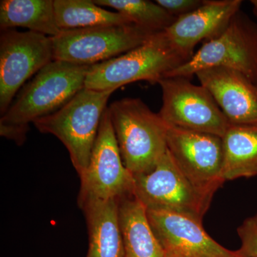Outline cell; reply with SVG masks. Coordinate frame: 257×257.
<instances>
[{
	"label": "cell",
	"instance_id": "obj_1",
	"mask_svg": "<svg viewBox=\"0 0 257 257\" xmlns=\"http://www.w3.org/2000/svg\"><path fill=\"white\" fill-rule=\"evenodd\" d=\"M123 164L133 176L151 172L167 151L168 125L138 98L108 107Z\"/></svg>",
	"mask_w": 257,
	"mask_h": 257
},
{
	"label": "cell",
	"instance_id": "obj_2",
	"mask_svg": "<svg viewBox=\"0 0 257 257\" xmlns=\"http://www.w3.org/2000/svg\"><path fill=\"white\" fill-rule=\"evenodd\" d=\"M188 61L172 45L164 31L157 32L134 50L91 66L84 87L114 92L138 81L155 84Z\"/></svg>",
	"mask_w": 257,
	"mask_h": 257
},
{
	"label": "cell",
	"instance_id": "obj_3",
	"mask_svg": "<svg viewBox=\"0 0 257 257\" xmlns=\"http://www.w3.org/2000/svg\"><path fill=\"white\" fill-rule=\"evenodd\" d=\"M113 92L84 87L60 109L33 122L40 133L62 142L79 177L89 165L101 117Z\"/></svg>",
	"mask_w": 257,
	"mask_h": 257
},
{
	"label": "cell",
	"instance_id": "obj_4",
	"mask_svg": "<svg viewBox=\"0 0 257 257\" xmlns=\"http://www.w3.org/2000/svg\"><path fill=\"white\" fill-rule=\"evenodd\" d=\"M91 66L52 61L23 87L1 116L0 124L29 127L30 123L55 112L84 89Z\"/></svg>",
	"mask_w": 257,
	"mask_h": 257
},
{
	"label": "cell",
	"instance_id": "obj_5",
	"mask_svg": "<svg viewBox=\"0 0 257 257\" xmlns=\"http://www.w3.org/2000/svg\"><path fill=\"white\" fill-rule=\"evenodd\" d=\"M211 67L234 69L257 85V25L241 10L219 36L204 43L190 60L166 77L191 79L199 71Z\"/></svg>",
	"mask_w": 257,
	"mask_h": 257
},
{
	"label": "cell",
	"instance_id": "obj_6",
	"mask_svg": "<svg viewBox=\"0 0 257 257\" xmlns=\"http://www.w3.org/2000/svg\"><path fill=\"white\" fill-rule=\"evenodd\" d=\"M155 33L135 24L62 30L52 37L53 60L94 65L134 50Z\"/></svg>",
	"mask_w": 257,
	"mask_h": 257
},
{
	"label": "cell",
	"instance_id": "obj_7",
	"mask_svg": "<svg viewBox=\"0 0 257 257\" xmlns=\"http://www.w3.org/2000/svg\"><path fill=\"white\" fill-rule=\"evenodd\" d=\"M80 178L77 204L134 195V177L123 164L109 109L101 117L89 165Z\"/></svg>",
	"mask_w": 257,
	"mask_h": 257
},
{
	"label": "cell",
	"instance_id": "obj_8",
	"mask_svg": "<svg viewBox=\"0 0 257 257\" xmlns=\"http://www.w3.org/2000/svg\"><path fill=\"white\" fill-rule=\"evenodd\" d=\"M157 84L162 92L159 114L168 126L224 136L231 124L206 88L183 77H165Z\"/></svg>",
	"mask_w": 257,
	"mask_h": 257
},
{
	"label": "cell",
	"instance_id": "obj_9",
	"mask_svg": "<svg viewBox=\"0 0 257 257\" xmlns=\"http://www.w3.org/2000/svg\"><path fill=\"white\" fill-rule=\"evenodd\" d=\"M133 177L134 196L147 210L178 213L202 222L210 202L181 172L168 150L153 170Z\"/></svg>",
	"mask_w": 257,
	"mask_h": 257
},
{
	"label": "cell",
	"instance_id": "obj_10",
	"mask_svg": "<svg viewBox=\"0 0 257 257\" xmlns=\"http://www.w3.org/2000/svg\"><path fill=\"white\" fill-rule=\"evenodd\" d=\"M167 150L194 188L211 203L225 182L222 138L168 126Z\"/></svg>",
	"mask_w": 257,
	"mask_h": 257
},
{
	"label": "cell",
	"instance_id": "obj_11",
	"mask_svg": "<svg viewBox=\"0 0 257 257\" xmlns=\"http://www.w3.org/2000/svg\"><path fill=\"white\" fill-rule=\"evenodd\" d=\"M52 37L31 31L0 35V113L8 111L20 87L53 61Z\"/></svg>",
	"mask_w": 257,
	"mask_h": 257
},
{
	"label": "cell",
	"instance_id": "obj_12",
	"mask_svg": "<svg viewBox=\"0 0 257 257\" xmlns=\"http://www.w3.org/2000/svg\"><path fill=\"white\" fill-rule=\"evenodd\" d=\"M154 232L167 255L174 257H243L207 234L202 221L171 211L147 210Z\"/></svg>",
	"mask_w": 257,
	"mask_h": 257
},
{
	"label": "cell",
	"instance_id": "obj_13",
	"mask_svg": "<svg viewBox=\"0 0 257 257\" xmlns=\"http://www.w3.org/2000/svg\"><path fill=\"white\" fill-rule=\"evenodd\" d=\"M233 125H257V85L246 76L224 67L203 69L195 74Z\"/></svg>",
	"mask_w": 257,
	"mask_h": 257
},
{
	"label": "cell",
	"instance_id": "obj_14",
	"mask_svg": "<svg viewBox=\"0 0 257 257\" xmlns=\"http://www.w3.org/2000/svg\"><path fill=\"white\" fill-rule=\"evenodd\" d=\"M241 4V0H204L200 8L179 17L164 32L172 45L190 60L197 44L219 36Z\"/></svg>",
	"mask_w": 257,
	"mask_h": 257
},
{
	"label": "cell",
	"instance_id": "obj_15",
	"mask_svg": "<svg viewBox=\"0 0 257 257\" xmlns=\"http://www.w3.org/2000/svg\"><path fill=\"white\" fill-rule=\"evenodd\" d=\"M79 208L87 225L89 246L86 257H124L119 201H91Z\"/></svg>",
	"mask_w": 257,
	"mask_h": 257
},
{
	"label": "cell",
	"instance_id": "obj_16",
	"mask_svg": "<svg viewBox=\"0 0 257 257\" xmlns=\"http://www.w3.org/2000/svg\"><path fill=\"white\" fill-rule=\"evenodd\" d=\"M119 219L124 257H167L152 229L146 208L135 196L119 200Z\"/></svg>",
	"mask_w": 257,
	"mask_h": 257
},
{
	"label": "cell",
	"instance_id": "obj_17",
	"mask_svg": "<svg viewBox=\"0 0 257 257\" xmlns=\"http://www.w3.org/2000/svg\"><path fill=\"white\" fill-rule=\"evenodd\" d=\"M225 182L257 175V125L231 124L222 137Z\"/></svg>",
	"mask_w": 257,
	"mask_h": 257
},
{
	"label": "cell",
	"instance_id": "obj_18",
	"mask_svg": "<svg viewBox=\"0 0 257 257\" xmlns=\"http://www.w3.org/2000/svg\"><path fill=\"white\" fill-rule=\"evenodd\" d=\"M28 29L46 36H57L62 30L56 20L54 0H2L0 28Z\"/></svg>",
	"mask_w": 257,
	"mask_h": 257
},
{
	"label": "cell",
	"instance_id": "obj_19",
	"mask_svg": "<svg viewBox=\"0 0 257 257\" xmlns=\"http://www.w3.org/2000/svg\"><path fill=\"white\" fill-rule=\"evenodd\" d=\"M54 6L61 30L133 24L124 15L109 11L89 0H54Z\"/></svg>",
	"mask_w": 257,
	"mask_h": 257
},
{
	"label": "cell",
	"instance_id": "obj_20",
	"mask_svg": "<svg viewBox=\"0 0 257 257\" xmlns=\"http://www.w3.org/2000/svg\"><path fill=\"white\" fill-rule=\"evenodd\" d=\"M94 3L112 8L135 25L156 32L165 31L177 19L157 3L147 0H95Z\"/></svg>",
	"mask_w": 257,
	"mask_h": 257
},
{
	"label": "cell",
	"instance_id": "obj_21",
	"mask_svg": "<svg viewBox=\"0 0 257 257\" xmlns=\"http://www.w3.org/2000/svg\"><path fill=\"white\" fill-rule=\"evenodd\" d=\"M241 246L237 250L243 257H257V214L245 219L237 229Z\"/></svg>",
	"mask_w": 257,
	"mask_h": 257
},
{
	"label": "cell",
	"instance_id": "obj_22",
	"mask_svg": "<svg viewBox=\"0 0 257 257\" xmlns=\"http://www.w3.org/2000/svg\"><path fill=\"white\" fill-rule=\"evenodd\" d=\"M157 4L175 18L183 16L200 8V0H157Z\"/></svg>",
	"mask_w": 257,
	"mask_h": 257
},
{
	"label": "cell",
	"instance_id": "obj_23",
	"mask_svg": "<svg viewBox=\"0 0 257 257\" xmlns=\"http://www.w3.org/2000/svg\"><path fill=\"white\" fill-rule=\"evenodd\" d=\"M29 127L16 125L0 124V135L3 138L13 140L18 145H23L26 141Z\"/></svg>",
	"mask_w": 257,
	"mask_h": 257
},
{
	"label": "cell",
	"instance_id": "obj_24",
	"mask_svg": "<svg viewBox=\"0 0 257 257\" xmlns=\"http://www.w3.org/2000/svg\"><path fill=\"white\" fill-rule=\"evenodd\" d=\"M250 3L253 5V14H254L257 18V0H251V1H250Z\"/></svg>",
	"mask_w": 257,
	"mask_h": 257
},
{
	"label": "cell",
	"instance_id": "obj_25",
	"mask_svg": "<svg viewBox=\"0 0 257 257\" xmlns=\"http://www.w3.org/2000/svg\"><path fill=\"white\" fill-rule=\"evenodd\" d=\"M167 257H174V256H168V255H167Z\"/></svg>",
	"mask_w": 257,
	"mask_h": 257
}]
</instances>
